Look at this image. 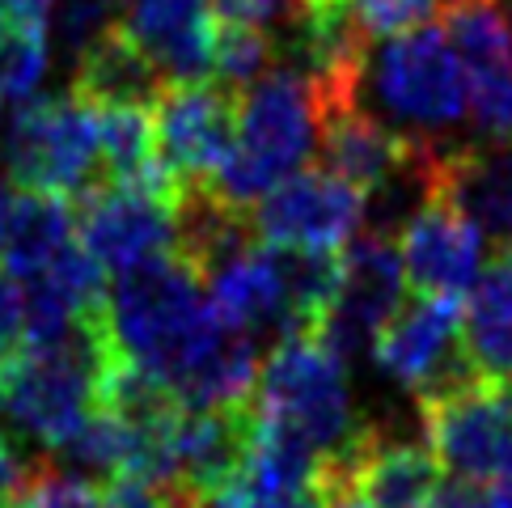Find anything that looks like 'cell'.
<instances>
[{
    "label": "cell",
    "mask_w": 512,
    "mask_h": 508,
    "mask_svg": "<svg viewBox=\"0 0 512 508\" xmlns=\"http://www.w3.org/2000/svg\"><path fill=\"white\" fill-rule=\"evenodd\" d=\"M106 335L123 365L166 386L182 407H246L259 386V343L221 318L199 271L178 254L115 280Z\"/></svg>",
    "instance_id": "obj_1"
},
{
    "label": "cell",
    "mask_w": 512,
    "mask_h": 508,
    "mask_svg": "<svg viewBox=\"0 0 512 508\" xmlns=\"http://www.w3.org/2000/svg\"><path fill=\"white\" fill-rule=\"evenodd\" d=\"M259 420L292 432L322 458V470H356L373 441L347 377V360L318 335H292L267 352L254 386Z\"/></svg>",
    "instance_id": "obj_2"
},
{
    "label": "cell",
    "mask_w": 512,
    "mask_h": 508,
    "mask_svg": "<svg viewBox=\"0 0 512 508\" xmlns=\"http://www.w3.org/2000/svg\"><path fill=\"white\" fill-rule=\"evenodd\" d=\"M111 356L106 318L60 343H22L0 365V432L56 453L98 411Z\"/></svg>",
    "instance_id": "obj_3"
},
{
    "label": "cell",
    "mask_w": 512,
    "mask_h": 508,
    "mask_svg": "<svg viewBox=\"0 0 512 508\" xmlns=\"http://www.w3.org/2000/svg\"><path fill=\"white\" fill-rule=\"evenodd\" d=\"M356 102L407 140L445 149L441 140L466 123V68L445 26L373 43L364 51Z\"/></svg>",
    "instance_id": "obj_4"
},
{
    "label": "cell",
    "mask_w": 512,
    "mask_h": 508,
    "mask_svg": "<svg viewBox=\"0 0 512 508\" xmlns=\"http://www.w3.org/2000/svg\"><path fill=\"white\" fill-rule=\"evenodd\" d=\"M322 102L318 89L288 68H271L237 98V140L212 191L233 208H254L267 191L288 183L318 153Z\"/></svg>",
    "instance_id": "obj_5"
},
{
    "label": "cell",
    "mask_w": 512,
    "mask_h": 508,
    "mask_svg": "<svg viewBox=\"0 0 512 508\" xmlns=\"http://www.w3.org/2000/svg\"><path fill=\"white\" fill-rule=\"evenodd\" d=\"M5 174L17 191L85 199L106 183L98 111L77 94L22 102L5 136Z\"/></svg>",
    "instance_id": "obj_6"
},
{
    "label": "cell",
    "mask_w": 512,
    "mask_h": 508,
    "mask_svg": "<svg viewBox=\"0 0 512 508\" xmlns=\"http://www.w3.org/2000/svg\"><path fill=\"white\" fill-rule=\"evenodd\" d=\"M373 365L398 390H407L419 407L483 381L466 348L462 297L415 293L411 301H402L373 343Z\"/></svg>",
    "instance_id": "obj_7"
},
{
    "label": "cell",
    "mask_w": 512,
    "mask_h": 508,
    "mask_svg": "<svg viewBox=\"0 0 512 508\" xmlns=\"http://www.w3.org/2000/svg\"><path fill=\"white\" fill-rule=\"evenodd\" d=\"M419 428L441 470L457 479H512V381H474L419 407Z\"/></svg>",
    "instance_id": "obj_8"
},
{
    "label": "cell",
    "mask_w": 512,
    "mask_h": 508,
    "mask_svg": "<svg viewBox=\"0 0 512 508\" xmlns=\"http://www.w3.org/2000/svg\"><path fill=\"white\" fill-rule=\"evenodd\" d=\"M250 225L267 246L339 254L364 225V191L322 166H305L250 208Z\"/></svg>",
    "instance_id": "obj_9"
},
{
    "label": "cell",
    "mask_w": 512,
    "mask_h": 508,
    "mask_svg": "<svg viewBox=\"0 0 512 508\" xmlns=\"http://www.w3.org/2000/svg\"><path fill=\"white\" fill-rule=\"evenodd\" d=\"M402 293H407V267H402L398 242L364 233L343 250L339 293L318 326V339L343 360L373 356V343L398 314Z\"/></svg>",
    "instance_id": "obj_10"
},
{
    "label": "cell",
    "mask_w": 512,
    "mask_h": 508,
    "mask_svg": "<svg viewBox=\"0 0 512 508\" xmlns=\"http://www.w3.org/2000/svg\"><path fill=\"white\" fill-rule=\"evenodd\" d=\"M72 208H77L81 246L115 280L178 254V199H157L102 183Z\"/></svg>",
    "instance_id": "obj_11"
},
{
    "label": "cell",
    "mask_w": 512,
    "mask_h": 508,
    "mask_svg": "<svg viewBox=\"0 0 512 508\" xmlns=\"http://www.w3.org/2000/svg\"><path fill=\"white\" fill-rule=\"evenodd\" d=\"M157 157L178 187L212 183L237 140V98L221 85H166L153 102Z\"/></svg>",
    "instance_id": "obj_12"
},
{
    "label": "cell",
    "mask_w": 512,
    "mask_h": 508,
    "mask_svg": "<svg viewBox=\"0 0 512 508\" xmlns=\"http://www.w3.org/2000/svg\"><path fill=\"white\" fill-rule=\"evenodd\" d=\"M407 284L428 297H466L487 267V229L449 195H436L398 233Z\"/></svg>",
    "instance_id": "obj_13"
},
{
    "label": "cell",
    "mask_w": 512,
    "mask_h": 508,
    "mask_svg": "<svg viewBox=\"0 0 512 508\" xmlns=\"http://www.w3.org/2000/svg\"><path fill=\"white\" fill-rule=\"evenodd\" d=\"M119 26L166 85H208L216 51L212 0H123Z\"/></svg>",
    "instance_id": "obj_14"
},
{
    "label": "cell",
    "mask_w": 512,
    "mask_h": 508,
    "mask_svg": "<svg viewBox=\"0 0 512 508\" xmlns=\"http://www.w3.org/2000/svg\"><path fill=\"white\" fill-rule=\"evenodd\" d=\"M419 140H407L381 123L360 102H322V132H318V157L322 170L339 174L343 183L360 187L364 195L377 191L386 178L411 157Z\"/></svg>",
    "instance_id": "obj_15"
},
{
    "label": "cell",
    "mask_w": 512,
    "mask_h": 508,
    "mask_svg": "<svg viewBox=\"0 0 512 508\" xmlns=\"http://www.w3.org/2000/svg\"><path fill=\"white\" fill-rule=\"evenodd\" d=\"M166 77L127 39L123 26L106 30L72 64V94L89 106H149L161 98Z\"/></svg>",
    "instance_id": "obj_16"
},
{
    "label": "cell",
    "mask_w": 512,
    "mask_h": 508,
    "mask_svg": "<svg viewBox=\"0 0 512 508\" xmlns=\"http://www.w3.org/2000/svg\"><path fill=\"white\" fill-rule=\"evenodd\" d=\"M445 195L512 250V140L462 144L445 157Z\"/></svg>",
    "instance_id": "obj_17"
},
{
    "label": "cell",
    "mask_w": 512,
    "mask_h": 508,
    "mask_svg": "<svg viewBox=\"0 0 512 508\" xmlns=\"http://www.w3.org/2000/svg\"><path fill=\"white\" fill-rule=\"evenodd\" d=\"M466 348L483 377L512 381V250H496L462 305Z\"/></svg>",
    "instance_id": "obj_18"
},
{
    "label": "cell",
    "mask_w": 512,
    "mask_h": 508,
    "mask_svg": "<svg viewBox=\"0 0 512 508\" xmlns=\"http://www.w3.org/2000/svg\"><path fill=\"white\" fill-rule=\"evenodd\" d=\"M72 242H77V208H72V199L17 191L0 271H9V276L22 284L30 276H39V271Z\"/></svg>",
    "instance_id": "obj_19"
},
{
    "label": "cell",
    "mask_w": 512,
    "mask_h": 508,
    "mask_svg": "<svg viewBox=\"0 0 512 508\" xmlns=\"http://www.w3.org/2000/svg\"><path fill=\"white\" fill-rule=\"evenodd\" d=\"M466 68V119L479 144L512 140V43L479 56H462Z\"/></svg>",
    "instance_id": "obj_20"
},
{
    "label": "cell",
    "mask_w": 512,
    "mask_h": 508,
    "mask_svg": "<svg viewBox=\"0 0 512 508\" xmlns=\"http://www.w3.org/2000/svg\"><path fill=\"white\" fill-rule=\"evenodd\" d=\"M276 68V39L259 26L216 22V51H212V85L242 98L250 85H259Z\"/></svg>",
    "instance_id": "obj_21"
},
{
    "label": "cell",
    "mask_w": 512,
    "mask_h": 508,
    "mask_svg": "<svg viewBox=\"0 0 512 508\" xmlns=\"http://www.w3.org/2000/svg\"><path fill=\"white\" fill-rule=\"evenodd\" d=\"M47 56L43 26H0V102H30L47 77Z\"/></svg>",
    "instance_id": "obj_22"
},
{
    "label": "cell",
    "mask_w": 512,
    "mask_h": 508,
    "mask_svg": "<svg viewBox=\"0 0 512 508\" xmlns=\"http://www.w3.org/2000/svg\"><path fill=\"white\" fill-rule=\"evenodd\" d=\"M9 508H106V492L94 479L72 475V470L47 458L30 466V475L13 492Z\"/></svg>",
    "instance_id": "obj_23"
},
{
    "label": "cell",
    "mask_w": 512,
    "mask_h": 508,
    "mask_svg": "<svg viewBox=\"0 0 512 508\" xmlns=\"http://www.w3.org/2000/svg\"><path fill=\"white\" fill-rule=\"evenodd\" d=\"M119 13H123V0H56L51 5V39H56L72 64H77L81 51L102 39L106 30L119 26Z\"/></svg>",
    "instance_id": "obj_24"
},
{
    "label": "cell",
    "mask_w": 512,
    "mask_h": 508,
    "mask_svg": "<svg viewBox=\"0 0 512 508\" xmlns=\"http://www.w3.org/2000/svg\"><path fill=\"white\" fill-rule=\"evenodd\" d=\"M436 0H352L356 26L369 43L402 39V34L419 30L432 17Z\"/></svg>",
    "instance_id": "obj_25"
},
{
    "label": "cell",
    "mask_w": 512,
    "mask_h": 508,
    "mask_svg": "<svg viewBox=\"0 0 512 508\" xmlns=\"http://www.w3.org/2000/svg\"><path fill=\"white\" fill-rule=\"evenodd\" d=\"M424 508H512V479H441Z\"/></svg>",
    "instance_id": "obj_26"
},
{
    "label": "cell",
    "mask_w": 512,
    "mask_h": 508,
    "mask_svg": "<svg viewBox=\"0 0 512 508\" xmlns=\"http://www.w3.org/2000/svg\"><path fill=\"white\" fill-rule=\"evenodd\" d=\"M309 0H212L216 22H233V26H259L267 34H276L288 26Z\"/></svg>",
    "instance_id": "obj_27"
},
{
    "label": "cell",
    "mask_w": 512,
    "mask_h": 508,
    "mask_svg": "<svg viewBox=\"0 0 512 508\" xmlns=\"http://www.w3.org/2000/svg\"><path fill=\"white\" fill-rule=\"evenodd\" d=\"M106 508H204V500H195L182 487H153L140 479H119L106 487Z\"/></svg>",
    "instance_id": "obj_28"
},
{
    "label": "cell",
    "mask_w": 512,
    "mask_h": 508,
    "mask_svg": "<svg viewBox=\"0 0 512 508\" xmlns=\"http://www.w3.org/2000/svg\"><path fill=\"white\" fill-rule=\"evenodd\" d=\"M26 339V305H22V288L9 271H0V365L22 348Z\"/></svg>",
    "instance_id": "obj_29"
},
{
    "label": "cell",
    "mask_w": 512,
    "mask_h": 508,
    "mask_svg": "<svg viewBox=\"0 0 512 508\" xmlns=\"http://www.w3.org/2000/svg\"><path fill=\"white\" fill-rule=\"evenodd\" d=\"M26 475H30V466L22 462V453H17L13 437H9V432H0V504L13 500V492L22 487Z\"/></svg>",
    "instance_id": "obj_30"
},
{
    "label": "cell",
    "mask_w": 512,
    "mask_h": 508,
    "mask_svg": "<svg viewBox=\"0 0 512 508\" xmlns=\"http://www.w3.org/2000/svg\"><path fill=\"white\" fill-rule=\"evenodd\" d=\"M56 0H0V26H43Z\"/></svg>",
    "instance_id": "obj_31"
},
{
    "label": "cell",
    "mask_w": 512,
    "mask_h": 508,
    "mask_svg": "<svg viewBox=\"0 0 512 508\" xmlns=\"http://www.w3.org/2000/svg\"><path fill=\"white\" fill-rule=\"evenodd\" d=\"M13 199H17V187L0 178V259H5V238H9V216H13Z\"/></svg>",
    "instance_id": "obj_32"
},
{
    "label": "cell",
    "mask_w": 512,
    "mask_h": 508,
    "mask_svg": "<svg viewBox=\"0 0 512 508\" xmlns=\"http://www.w3.org/2000/svg\"><path fill=\"white\" fill-rule=\"evenodd\" d=\"M301 508H331V504H326V500H322V496H318V492H314V496H309V500H305V504H301Z\"/></svg>",
    "instance_id": "obj_33"
},
{
    "label": "cell",
    "mask_w": 512,
    "mask_h": 508,
    "mask_svg": "<svg viewBox=\"0 0 512 508\" xmlns=\"http://www.w3.org/2000/svg\"><path fill=\"white\" fill-rule=\"evenodd\" d=\"M441 9H457V5H466V0H436Z\"/></svg>",
    "instance_id": "obj_34"
},
{
    "label": "cell",
    "mask_w": 512,
    "mask_h": 508,
    "mask_svg": "<svg viewBox=\"0 0 512 508\" xmlns=\"http://www.w3.org/2000/svg\"><path fill=\"white\" fill-rule=\"evenodd\" d=\"M0 508H9V504H0Z\"/></svg>",
    "instance_id": "obj_35"
},
{
    "label": "cell",
    "mask_w": 512,
    "mask_h": 508,
    "mask_svg": "<svg viewBox=\"0 0 512 508\" xmlns=\"http://www.w3.org/2000/svg\"><path fill=\"white\" fill-rule=\"evenodd\" d=\"M0 106H5V102H0Z\"/></svg>",
    "instance_id": "obj_36"
}]
</instances>
